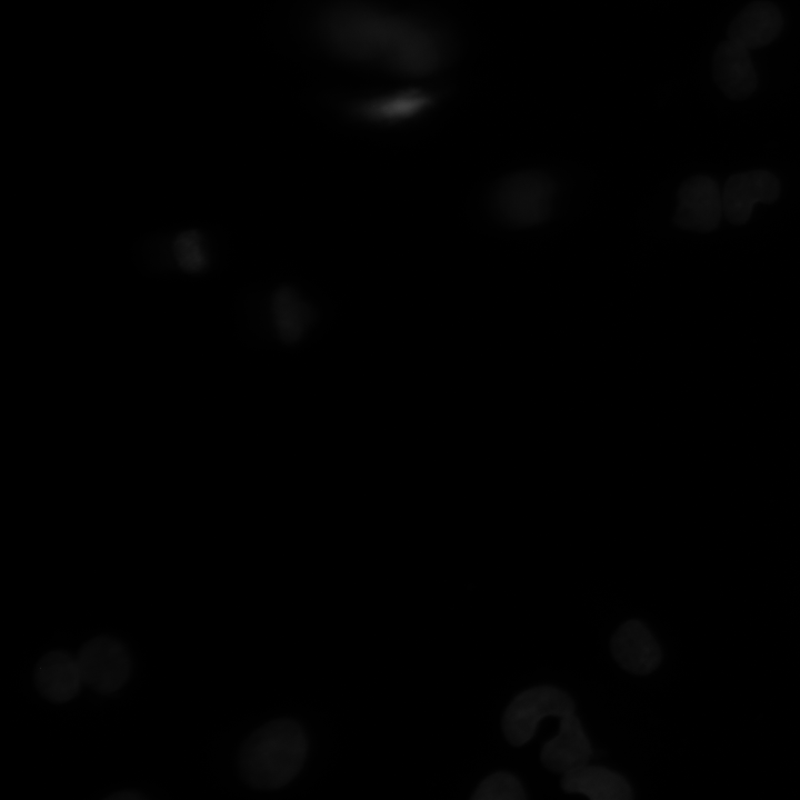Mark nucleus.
Masks as SVG:
<instances>
[{
	"mask_svg": "<svg viewBox=\"0 0 800 800\" xmlns=\"http://www.w3.org/2000/svg\"><path fill=\"white\" fill-rule=\"evenodd\" d=\"M323 33L339 53L379 62L403 74L424 76L442 61L437 38L416 21L357 3L333 8Z\"/></svg>",
	"mask_w": 800,
	"mask_h": 800,
	"instance_id": "1",
	"label": "nucleus"
},
{
	"mask_svg": "<svg viewBox=\"0 0 800 800\" xmlns=\"http://www.w3.org/2000/svg\"><path fill=\"white\" fill-rule=\"evenodd\" d=\"M307 748L306 733L296 721L279 719L268 722L242 744L239 754L241 777L254 788H281L301 770Z\"/></svg>",
	"mask_w": 800,
	"mask_h": 800,
	"instance_id": "2",
	"label": "nucleus"
},
{
	"mask_svg": "<svg viewBox=\"0 0 800 800\" xmlns=\"http://www.w3.org/2000/svg\"><path fill=\"white\" fill-rule=\"evenodd\" d=\"M554 186L541 171L513 173L498 186L494 206L500 218L512 226L527 227L544 221L553 204Z\"/></svg>",
	"mask_w": 800,
	"mask_h": 800,
	"instance_id": "3",
	"label": "nucleus"
},
{
	"mask_svg": "<svg viewBox=\"0 0 800 800\" xmlns=\"http://www.w3.org/2000/svg\"><path fill=\"white\" fill-rule=\"evenodd\" d=\"M574 711V701L561 689L532 687L509 703L502 717V730L509 743L521 747L531 740L542 719L551 716L560 719Z\"/></svg>",
	"mask_w": 800,
	"mask_h": 800,
	"instance_id": "4",
	"label": "nucleus"
},
{
	"mask_svg": "<svg viewBox=\"0 0 800 800\" xmlns=\"http://www.w3.org/2000/svg\"><path fill=\"white\" fill-rule=\"evenodd\" d=\"M83 682L101 694L118 691L131 672V659L124 644L107 636L88 641L77 657Z\"/></svg>",
	"mask_w": 800,
	"mask_h": 800,
	"instance_id": "5",
	"label": "nucleus"
},
{
	"mask_svg": "<svg viewBox=\"0 0 800 800\" xmlns=\"http://www.w3.org/2000/svg\"><path fill=\"white\" fill-rule=\"evenodd\" d=\"M780 191V181L770 171L736 173L726 181L721 192L723 216L732 224H743L749 221L757 203L774 202Z\"/></svg>",
	"mask_w": 800,
	"mask_h": 800,
	"instance_id": "6",
	"label": "nucleus"
},
{
	"mask_svg": "<svg viewBox=\"0 0 800 800\" xmlns=\"http://www.w3.org/2000/svg\"><path fill=\"white\" fill-rule=\"evenodd\" d=\"M722 216V194L712 178L692 177L680 187L674 216L679 227L697 232H710L719 226Z\"/></svg>",
	"mask_w": 800,
	"mask_h": 800,
	"instance_id": "7",
	"label": "nucleus"
},
{
	"mask_svg": "<svg viewBox=\"0 0 800 800\" xmlns=\"http://www.w3.org/2000/svg\"><path fill=\"white\" fill-rule=\"evenodd\" d=\"M611 651L618 664L628 672L644 676L654 671L661 663V649L647 628L637 619L622 623L614 632Z\"/></svg>",
	"mask_w": 800,
	"mask_h": 800,
	"instance_id": "8",
	"label": "nucleus"
},
{
	"mask_svg": "<svg viewBox=\"0 0 800 800\" xmlns=\"http://www.w3.org/2000/svg\"><path fill=\"white\" fill-rule=\"evenodd\" d=\"M559 722L557 736L543 744L540 758L547 769L562 776L588 764L593 750L574 712L560 718Z\"/></svg>",
	"mask_w": 800,
	"mask_h": 800,
	"instance_id": "9",
	"label": "nucleus"
},
{
	"mask_svg": "<svg viewBox=\"0 0 800 800\" xmlns=\"http://www.w3.org/2000/svg\"><path fill=\"white\" fill-rule=\"evenodd\" d=\"M712 73L718 88L732 100L750 97L758 86L749 50L729 39L714 51Z\"/></svg>",
	"mask_w": 800,
	"mask_h": 800,
	"instance_id": "10",
	"label": "nucleus"
},
{
	"mask_svg": "<svg viewBox=\"0 0 800 800\" xmlns=\"http://www.w3.org/2000/svg\"><path fill=\"white\" fill-rule=\"evenodd\" d=\"M783 18L779 7L770 1L748 4L730 22L728 39L748 50L771 43L781 32Z\"/></svg>",
	"mask_w": 800,
	"mask_h": 800,
	"instance_id": "11",
	"label": "nucleus"
},
{
	"mask_svg": "<svg viewBox=\"0 0 800 800\" xmlns=\"http://www.w3.org/2000/svg\"><path fill=\"white\" fill-rule=\"evenodd\" d=\"M36 684L49 701L72 700L84 684L78 659L63 651L47 653L37 666Z\"/></svg>",
	"mask_w": 800,
	"mask_h": 800,
	"instance_id": "12",
	"label": "nucleus"
},
{
	"mask_svg": "<svg viewBox=\"0 0 800 800\" xmlns=\"http://www.w3.org/2000/svg\"><path fill=\"white\" fill-rule=\"evenodd\" d=\"M561 788L568 793H581L591 800H630L633 797L622 774L589 764L562 774Z\"/></svg>",
	"mask_w": 800,
	"mask_h": 800,
	"instance_id": "13",
	"label": "nucleus"
},
{
	"mask_svg": "<svg viewBox=\"0 0 800 800\" xmlns=\"http://www.w3.org/2000/svg\"><path fill=\"white\" fill-rule=\"evenodd\" d=\"M430 102L428 93L412 89L366 103L361 112L372 119L391 121L414 114Z\"/></svg>",
	"mask_w": 800,
	"mask_h": 800,
	"instance_id": "14",
	"label": "nucleus"
},
{
	"mask_svg": "<svg viewBox=\"0 0 800 800\" xmlns=\"http://www.w3.org/2000/svg\"><path fill=\"white\" fill-rule=\"evenodd\" d=\"M473 800H523L524 789L520 780L507 771L489 774L474 790Z\"/></svg>",
	"mask_w": 800,
	"mask_h": 800,
	"instance_id": "15",
	"label": "nucleus"
},
{
	"mask_svg": "<svg viewBox=\"0 0 800 800\" xmlns=\"http://www.w3.org/2000/svg\"><path fill=\"white\" fill-rule=\"evenodd\" d=\"M179 263L188 271H197L204 266V254L196 232H186L176 241Z\"/></svg>",
	"mask_w": 800,
	"mask_h": 800,
	"instance_id": "16",
	"label": "nucleus"
},
{
	"mask_svg": "<svg viewBox=\"0 0 800 800\" xmlns=\"http://www.w3.org/2000/svg\"><path fill=\"white\" fill-rule=\"evenodd\" d=\"M112 798L119 799V800H123V799H124V800H126V799H133V800H136V799H139L140 796H139V794H136V793H132V792H126V793H120V794H117V796L114 794V796H112Z\"/></svg>",
	"mask_w": 800,
	"mask_h": 800,
	"instance_id": "17",
	"label": "nucleus"
}]
</instances>
